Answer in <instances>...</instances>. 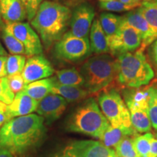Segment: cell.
<instances>
[{
	"label": "cell",
	"mask_w": 157,
	"mask_h": 157,
	"mask_svg": "<svg viewBox=\"0 0 157 157\" xmlns=\"http://www.w3.org/2000/svg\"><path fill=\"white\" fill-rule=\"evenodd\" d=\"M46 134L44 119L31 114L10 119L0 128V148L14 155L23 154L39 145Z\"/></svg>",
	"instance_id": "cell-1"
},
{
	"label": "cell",
	"mask_w": 157,
	"mask_h": 157,
	"mask_svg": "<svg viewBox=\"0 0 157 157\" xmlns=\"http://www.w3.org/2000/svg\"><path fill=\"white\" fill-rule=\"evenodd\" d=\"M71 11L61 4L44 1L39 6L31 25L39 34L45 48H50L63 36L70 23Z\"/></svg>",
	"instance_id": "cell-2"
},
{
	"label": "cell",
	"mask_w": 157,
	"mask_h": 157,
	"mask_svg": "<svg viewBox=\"0 0 157 157\" xmlns=\"http://www.w3.org/2000/svg\"><path fill=\"white\" fill-rule=\"evenodd\" d=\"M110 123L93 98H87L68 117L66 129L72 132L100 139Z\"/></svg>",
	"instance_id": "cell-3"
},
{
	"label": "cell",
	"mask_w": 157,
	"mask_h": 157,
	"mask_svg": "<svg viewBox=\"0 0 157 157\" xmlns=\"http://www.w3.org/2000/svg\"><path fill=\"white\" fill-rule=\"evenodd\" d=\"M117 62V80L124 87L139 88L148 84L154 77V70L141 49L119 55Z\"/></svg>",
	"instance_id": "cell-4"
},
{
	"label": "cell",
	"mask_w": 157,
	"mask_h": 157,
	"mask_svg": "<svg viewBox=\"0 0 157 157\" xmlns=\"http://www.w3.org/2000/svg\"><path fill=\"white\" fill-rule=\"evenodd\" d=\"M79 72L84 80V89L90 94L98 93L117 77V60L107 54L98 55L88 59Z\"/></svg>",
	"instance_id": "cell-5"
},
{
	"label": "cell",
	"mask_w": 157,
	"mask_h": 157,
	"mask_svg": "<svg viewBox=\"0 0 157 157\" xmlns=\"http://www.w3.org/2000/svg\"><path fill=\"white\" fill-rule=\"evenodd\" d=\"M98 102L111 126L132 127L128 108L117 89L111 88L102 91L98 95Z\"/></svg>",
	"instance_id": "cell-6"
},
{
	"label": "cell",
	"mask_w": 157,
	"mask_h": 157,
	"mask_svg": "<svg viewBox=\"0 0 157 157\" xmlns=\"http://www.w3.org/2000/svg\"><path fill=\"white\" fill-rule=\"evenodd\" d=\"M91 52L89 39L75 36L70 31L65 33L55 43V56L63 61H79L90 56Z\"/></svg>",
	"instance_id": "cell-7"
},
{
	"label": "cell",
	"mask_w": 157,
	"mask_h": 157,
	"mask_svg": "<svg viewBox=\"0 0 157 157\" xmlns=\"http://www.w3.org/2000/svg\"><path fill=\"white\" fill-rule=\"evenodd\" d=\"M113 148L98 140H75L68 143L51 157H114Z\"/></svg>",
	"instance_id": "cell-8"
},
{
	"label": "cell",
	"mask_w": 157,
	"mask_h": 157,
	"mask_svg": "<svg viewBox=\"0 0 157 157\" xmlns=\"http://www.w3.org/2000/svg\"><path fill=\"white\" fill-rule=\"evenodd\" d=\"M107 43L111 53L119 56L138 49L142 44V38L132 27L121 24L117 34L107 37Z\"/></svg>",
	"instance_id": "cell-9"
},
{
	"label": "cell",
	"mask_w": 157,
	"mask_h": 157,
	"mask_svg": "<svg viewBox=\"0 0 157 157\" xmlns=\"http://www.w3.org/2000/svg\"><path fill=\"white\" fill-rule=\"evenodd\" d=\"M5 30L16 37L23 44L25 56L29 58L42 54L43 49L40 38L29 23L23 22L7 23Z\"/></svg>",
	"instance_id": "cell-10"
},
{
	"label": "cell",
	"mask_w": 157,
	"mask_h": 157,
	"mask_svg": "<svg viewBox=\"0 0 157 157\" xmlns=\"http://www.w3.org/2000/svg\"><path fill=\"white\" fill-rule=\"evenodd\" d=\"M95 10L90 4L82 3L74 8L70 19V32L80 38H88L95 17Z\"/></svg>",
	"instance_id": "cell-11"
},
{
	"label": "cell",
	"mask_w": 157,
	"mask_h": 157,
	"mask_svg": "<svg viewBox=\"0 0 157 157\" xmlns=\"http://www.w3.org/2000/svg\"><path fill=\"white\" fill-rule=\"evenodd\" d=\"M55 71L50 62L43 55L29 57L21 73L25 84L44 79L53 75Z\"/></svg>",
	"instance_id": "cell-12"
},
{
	"label": "cell",
	"mask_w": 157,
	"mask_h": 157,
	"mask_svg": "<svg viewBox=\"0 0 157 157\" xmlns=\"http://www.w3.org/2000/svg\"><path fill=\"white\" fill-rule=\"evenodd\" d=\"M67 105L68 102L62 96L50 93L39 101L36 111L44 118L48 124H50L61 117Z\"/></svg>",
	"instance_id": "cell-13"
},
{
	"label": "cell",
	"mask_w": 157,
	"mask_h": 157,
	"mask_svg": "<svg viewBox=\"0 0 157 157\" xmlns=\"http://www.w3.org/2000/svg\"><path fill=\"white\" fill-rule=\"evenodd\" d=\"M121 24L132 27L140 34L142 38L141 50H143L146 46L151 44L156 39L146 18L138 9L129 11L127 14L123 15Z\"/></svg>",
	"instance_id": "cell-14"
},
{
	"label": "cell",
	"mask_w": 157,
	"mask_h": 157,
	"mask_svg": "<svg viewBox=\"0 0 157 157\" xmlns=\"http://www.w3.org/2000/svg\"><path fill=\"white\" fill-rule=\"evenodd\" d=\"M39 101L33 99L25 93L24 90L17 93L10 105H7V115L9 119L31 114L36 111Z\"/></svg>",
	"instance_id": "cell-15"
},
{
	"label": "cell",
	"mask_w": 157,
	"mask_h": 157,
	"mask_svg": "<svg viewBox=\"0 0 157 157\" xmlns=\"http://www.w3.org/2000/svg\"><path fill=\"white\" fill-rule=\"evenodd\" d=\"M0 10L6 24L22 22L27 18L26 12L20 0H0Z\"/></svg>",
	"instance_id": "cell-16"
},
{
	"label": "cell",
	"mask_w": 157,
	"mask_h": 157,
	"mask_svg": "<svg viewBox=\"0 0 157 157\" xmlns=\"http://www.w3.org/2000/svg\"><path fill=\"white\" fill-rule=\"evenodd\" d=\"M138 132L133 127H113L111 124L102 135L100 141L108 148H114L123 139L128 136L137 135Z\"/></svg>",
	"instance_id": "cell-17"
},
{
	"label": "cell",
	"mask_w": 157,
	"mask_h": 157,
	"mask_svg": "<svg viewBox=\"0 0 157 157\" xmlns=\"http://www.w3.org/2000/svg\"><path fill=\"white\" fill-rule=\"evenodd\" d=\"M90 44L91 52L97 55L106 54L110 52L107 37L102 29L99 19H95L90 31Z\"/></svg>",
	"instance_id": "cell-18"
},
{
	"label": "cell",
	"mask_w": 157,
	"mask_h": 157,
	"mask_svg": "<svg viewBox=\"0 0 157 157\" xmlns=\"http://www.w3.org/2000/svg\"><path fill=\"white\" fill-rule=\"evenodd\" d=\"M54 77L53 86H52L51 93L62 96L68 102H76L81 101L87 98L90 93L87 90L82 87H75V86L63 85L58 83Z\"/></svg>",
	"instance_id": "cell-19"
},
{
	"label": "cell",
	"mask_w": 157,
	"mask_h": 157,
	"mask_svg": "<svg viewBox=\"0 0 157 157\" xmlns=\"http://www.w3.org/2000/svg\"><path fill=\"white\" fill-rule=\"evenodd\" d=\"M130 113L131 123L138 133H146L151 129V123L148 114V108L128 106Z\"/></svg>",
	"instance_id": "cell-20"
},
{
	"label": "cell",
	"mask_w": 157,
	"mask_h": 157,
	"mask_svg": "<svg viewBox=\"0 0 157 157\" xmlns=\"http://www.w3.org/2000/svg\"><path fill=\"white\" fill-rule=\"evenodd\" d=\"M53 82V76L38 80V81L25 84L23 90L27 95H29L33 99L37 101H40L44 97L51 93Z\"/></svg>",
	"instance_id": "cell-21"
},
{
	"label": "cell",
	"mask_w": 157,
	"mask_h": 157,
	"mask_svg": "<svg viewBox=\"0 0 157 157\" xmlns=\"http://www.w3.org/2000/svg\"><path fill=\"white\" fill-rule=\"evenodd\" d=\"M55 78L58 83L68 86L84 87V80L81 73L75 68H65L56 71Z\"/></svg>",
	"instance_id": "cell-22"
},
{
	"label": "cell",
	"mask_w": 157,
	"mask_h": 157,
	"mask_svg": "<svg viewBox=\"0 0 157 157\" xmlns=\"http://www.w3.org/2000/svg\"><path fill=\"white\" fill-rule=\"evenodd\" d=\"M100 23L106 37L116 34L120 28L122 16L109 13H103L100 15Z\"/></svg>",
	"instance_id": "cell-23"
},
{
	"label": "cell",
	"mask_w": 157,
	"mask_h": 157,
	"mask_svg": "<svg viewBox=\"0 0 157 157\" xmlns=\"http://www.w3.org/2000/svg\"><path fill=\"white\" fill-rule=\"evenodd\" d=\"M139 11L148 22L157 39V2L152 1H144L139 7Z\"/></svg>",
	"instance_id": "cell-24"
},
{
	"label": "cell",
	"mask_w": 157,
	"mask_h": 157,
	"mask_svg": "<svg viewBox=\"0 0 157 157\" xmlns=\"http://www.w3.org/2000/svg\"><path fill=\"white\" fill-rule=\"evenodd\" d=\"M154 134L148 132L143 135H137L134 138V146L140 157H153L151 154V141Z\"/></svg>",
	"instance_id": "cell-25"
},
{
	"label": "cell",
	"mask_w": 157,
	"mask_h": 157,
	"mask_svg": "<svg viewBox=\"0 0 157 157\" xmlns=\"http://www.w3.org/2000/svg\"><path fill=\"white\" fill-rule=\"evenodd\" d=\"M135 136L136 135L125 137L113 148L117 156L140 157L137 154L134 146V138Z\"/></svg>",
	"instance_id": "cell-26"
},
{
	"label": "cell",
	"mask_w": 157,
	"mask_h": 157,
	"mask_svg": "<svg viewBox=\"0 0 157 157\" xmlns=\"http://www.w3.org/2000/svg\"><path fill=\"white\" fill-rule=\"evenodd\" d=\"M1 36L6 48L11 55H23L25 56L24 46L16 37L6 31L5 29L2 31Z\"/></svg>",
	"instance_id": "cell-27"
},
{
	"label": "cell",
	"mask_w": 157,
	"mask_h": 157,
	"mask_svg": "<svg viewBox=\"0 0 157 157\" xmlns=\"http://www.w3.org/2000/svg\"><path fill=\"white\" fill-rule=\"evenodd\" d=\"M26 58L23 55H10L7 56L6 68L8 76L21 74L24 68Z\"/></svg>",
	"instance_id": "cell-28"
},
{
	"label": "cell",
	"mask_w": 157,
	"mask_h": 157,
	"mask_svg": "<svg viewBox=\"0 0 157 157\" xmlns=\"http://www.w3.org/2000/svg\"><path fill=\"white\" fill-rule=\"evenodd\" d=\"M149 94L148 114L151 126L157 130V88L150 87L148 88Z\"/></svg>",
	"instance_id": "cell-29"
},
{
	"label": "cell",
	"mask_w": 157,
	"mask_h": 157,
	"mask_svg": "<svg viewBox=\"0 0 157 157\" xmlns=\"http://www.w3.org/2000/svg\"><path fill=\"white\" fill-rule=\"evenodd\" d=\"M14 98L15 94L10 87L7 76L0 78V102L10 105Z\"/></svg>",
	"instance_id": "cell-30"
},
{
	"label": "cell",
	"mask_w": 157,
	"mask_h": 157,
	"mask_svg": "<svg viewBox=\"0 0 157 157\" xmlns=\"http://www.w3.org/2000/svg\"><path fill=\"white\" fill-rule=\"evenodd\" d=\"M99 6L103 10L117 12V13L130 11L134 10L133 7L124 5L119 0H115V1L111 2H100Z\"/></svg>",
	"instance_id": "cell-31"
},
{
	"label": "cell",
	"mask_w": 157,
	"mask_h": 157,
	"mask_svg": "<svg viewBox=\"0 0 157 157\" xmlns=\"http://www.w3.org/2000/svg\"><path fill=\"white\" fill-rule=\"evenodd\" d=\"M23 4L27 15V19L31 21L38 10L42 0H20Z\"/></svg>",
	"instance_id": "cell-32"
},
{
	"label": "cell",
	"mask_w": 157,
	"mask_h": 157,
	"mask_svg": "<svg viewBox=\"0 0 157 157\" xmlns=\"http://www.w3.org/2000/svg\"><path fill=\"white\" fill-rule=\"evenodd\" d=\"M9 86L13 93L17 94L24 90L25 83L21 74H15L7 76Z\"/></svg>",
	"instance_id": "cell-33"
},
{
	"label": "cell",
	"mask_w": 157,
	"mask_h": 157,
	"mask_svg": "<svg viewBox=\"0 0 157 157\" xmlns=\"http://www.w3.org/2000/svg\"><path fill=\"white\" fill-rule=\"evenodd\" d=\"M8 120L10 119L7 115V105L0 102V128Z\"/></svg>",
	"instance_id": "cell-34"
},
{
	"label": "cell",
	"mask_w": 157,
	"mask_h": 157,
	"mask_svg": "<svg viewBox=\"0 0 157 157\" xmlns=\"http://www.w3.org/2000/svg\"><path fill=\"white\" fill-rule=\"evenodd\" d=\"M149 55L153 63L157 66V39L151 44L149 48Z\"/></svg>",
	"instance_id": "cell-35"
},
{
	"label": "cell",
	"mask_w": 157,
	"mask_h": 157,
	"mask_svg": "<svg viewBox=\"0 0 157 157\" xmlns=\"http://www.w3.org/2000/svg\"><path fill=\"white\" fill-rule=\"evenodd\" d=\"M7 56H0V78L5 77L7 75L6 63H7Z\"/></svg>",
	"instance_id": "cell-36"
},
{
	"label": "cell",
	"mask_w": 157,
	"mask_h": 157,
	"mask_svg": "<svg viewBox=\"0 0 157 157\" xmlns=\"http://www.w3.org/2000/svg\"><path fill=\"white\" fill-rule=\"evenodd\" d=\"M151 154L153 157H157V139L153 138L151 141Z\"/></svg>",
	"instance_id": "cell-37"
},
{
	"label": "cell",
	"mask_w": 157,
	"mask_h": 157,
	"mask_svg": "<svg viewBox=\"0 0 157 157\" xmlns=\"http://www.w3.org/2000/svg\"><path fill=\"white\" fill-rule=\"evenodd\" d=\"M119 1H120L121 2H122L123 4H124V5L133 7L134 9L136 8V7H140V5H137V4L135 2L134 0H119Z\"/></svg>",
	"instance_id": "cell-38"
},
{
	"label": "cell",
	"mask_w": 157,
	"mask_h": 157,
	"mask_svg": "<svg viewBox=\"0 0 157 157\" xmlns=\"http://www.w3.org/2000/svg\"><path fill=\"white\" fill-rule=\"evenodd\" d=\"M0 157H14L13 154L10 152L7 149L0 148Z\"/></svg>",
	"instance_id": "cell-39"
},
{
	"label": "cell",
	"mask_w": 157,
	"mask_h": 157,
	"mask_svg": "<svg viewBox=\"0 0 157 157\" xmlns=\"http://www.w3.org/2000/svg\"><path fill=\"white\" fill-rule=\"evenodd\" d=\"M5 25H6V23H5V21H4L2 17L1 10H0V30L2 31L3 29H5Z\"/></svg>",
	"instance_id": "cell-40"
},
{
	"label": "cell",
	"mask_w": 157,
	"mask_h": 157,
	"mask_svg": "<svg viewBox=\"0 0 157 157\" xmlns=\"http://www.w3.org/2000/svg\"><path fill=\"white\" fill-rule=\"evenodd\" d=\"M0 56H7V52L1 42H0Z\"/></svg>",
	"instance_id": "cell-41"
},
{
	"label": "cell",
	"mask_w": 157,
	"mask_h": 157,
	"mask_svg": "<svg viewBox=\"0 0 157 157\" xmlns=\"http://www.w3.org/2000/svg\"><path fill=\"white\" fill-rule=\"evenodd\" d=\"M134 1H135V3L140 6L141 4H142L144 1H146V0H134Z\"/></svg>",
	"instance_id": "cell-42"
},
{
	"label": "cell",
	"mask_w": 157,
	"mask_h": 157,
	"mask_svg": "<svg viewBox=\"0 0 157 157\" xmlns=\"http://www.w3.org/2000/svg\"><path fill=\"white\" fill-rule=\"evenodd\" d=\"M115 1V0H99V2H111Z\"/></svg>",
	"instance_id": "cell-43"
},
{
	"label": "cell",
	"mask_w": 157,
	"mask_h": 157,
	"mask_svg": "<svg viewBox=\"0 0 157 157\" xmlns=\"http://www.w3.org/2000/svg\"><path fill=\"white\" fill-rule=\"evenodd\" d=\"M154 138H156V139H157V133H156V134H155V135H154Z\"/></svg>",
	"instance_id": "cell-44"
},
{
	"label": "cell",
	"mask_w": 157,
	"mask_h": 157,
	"mask_svg": "<svg viewBox=\"0 0 157 157\" xmlns=\"http://www.w3.org/2000/svg\"><path fill=\"white\" fill-rule=\"evenodd\" d=\"M146 1H152V0H146Z\"/></svg>",
	"instance_id": "cell-45"
},
{
	"label": "cell",
	"mask_w": 157,
	"mask_h": 157,
	"mask_svg": "<svg viewBox=\"0 0 157 157\" xmlns=\"http://www.w3.org/2000/svg\"><path fill=\"white\" fill-rule=\"evenodd\" d=\"M154 1H155V2H157V0H154Z\"/></svg>",
	"instance_id": "cell-46"
},
{
	"label": "cell",
	"mask_w": 157,
	"mask_h": 157,
	"mask_svg": "<svg viewBox=\"0 0 157 157\" xmlns=\"http://www.w3.org/2000/svg\"><path fill=\"white\" fill-rule=\"evenodd\" d=\"M114 157H119V156H114Z\"/></svg>",
	"instance_id": "cell-47"
}]
</instances>
